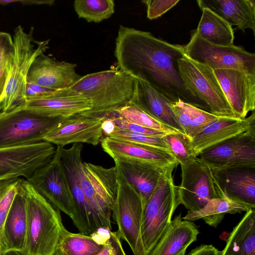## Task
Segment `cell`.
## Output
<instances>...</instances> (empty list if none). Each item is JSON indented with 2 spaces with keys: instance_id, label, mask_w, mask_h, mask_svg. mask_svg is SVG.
Listing matches in <instances>:
<instances>
[{
  "instance_id": "cell-32",
  "label": "cell",
  "mask_w": 255,
  "mask_h": 255,
  "mask_svg": "<svg viewBox=\"0 0 255 255\" xmlns=\"http://www.w3.org/2000/svg\"><path fill=\"white\" fill-rule=\"evenodd\" d=\"M168 150L180 165H187L197 157L191 138L178 132L167 133L162 136Z\"/></svg>"
},
{
  "instance_id": "cell-43",
  "label": "cell",
  "mask_w": 255,
  "mask_h": 255,
  "mask_svg": "<svg viewBox=\"0 0 255 255\" xmlns=\"http://www.w3.org/2000/svg\"><path fill=\"white\" fill-rule=\"evenodd\" d=\"M54 2L53 0H0V4L2 5L15 3H20L22 5H52Z\"/></svg>"
},
{
  "instance_id": "cell-4",
  "label": "cell",
  "mask_w": 255,
  "mask_h": 255,
  "mask_svg": "<svg viewBox=\"0 0 255 255\" xmlns=\"http://www.w3.org/2000/svg\"><path fill=\"white\" fill-rule=\"evenodd\" d=\"M135 85V78L116 67L82 76L70 88L90 103L91 109L81 115L101 117L129 104Z\"/></svg>"
},
{
  "instance_id": "cell-47",
  "label": "cell",
  "mask_w": 255,
  "mask_h": 255,
  "mask_svg": "<svg viewBox=\"0 0 255 255\" xmlns=\"http://www.w3.org/2000/svg\"><path fill=\"white\" fill-rule=\"evenodd\" d=\"M2 250H1V247L0 245V255H2Z\"/></svg>"
},
{
  "instance_id": "cell-29",
  "label": "cell",
  "mask_w": 255,
  "mask_h": 255,
  "mask_svg": "<svg viewBox=\"0 0 255 255\" xmlns=\"http://www.w3.org/2000/svg\"><path fill=\"white\" fill-rule=\"evenodd\" d=\"M248 210L246 207L227 198L218 197L209 201L198 211H188L182 219L191 222L202 219L207 225L217 228L226 214L240 213Z\"/></svg>"
},
{
  "instance_id": "cell-11",
  "label": "cell",
  "mask_w": 255,
  "mask_h": 255,
  "mask_svg": "<svg viewBox=\"0 0 255 255\" xmlns=\"http://www.w3.org/2000/svg\"><path fill=\"white\" fill-rule=\"evenodd\" d=\"M46 165L35 171L27 179L53 206L69 216L74 214V201L61 159V148Z\"/></svg>"
},
{
  "instance_id": "cell-17",
  "label": "cell",
  "mask_w": 255,
  "mask_h": 255,
  "mask_svg": "<svg viewBox=\"0 0 255 255\" xmlns=\"http://www.w3.org/2000/svg\"><path fill=\"white\" fill-rule=\"evenodd\" d=\"M214 72L236 118L255 111V74L229 69Z\"/></svg>"
},
{
  "instance_id": "cell-36",
  "label": "cell",
  "mask_w": 255,
  "mask_h": 255,
  "mask_svg": "<svg viewBox=\"0 0 255 255\" xmlns=\"http://www.w3.org/2000/svg\"><path fill=\"white\" fill-rule=\"evenodd\" d=\"M108 137L136 143L157 147L169 151L167 145L162 138V136H151L137 133L121 129L118 128V126H117L115 130L108 136Z\"/></svg>"
},
{
  "instance_id": "cell-28",
  "label": "cell",
  "mask_w": 255,
  "mask_h": 255,
  "mask_svg": "<svg viewBox=\"0 0 255 255\" xmlns=\"http://www.w3.org/2000/svg\"><path fill=\"white\" fill-rule=\"evenodd\" d=\"M201 10V17L196 29L198 35L216 45L227 46L233 44L232 26L210 9L203 8Z\"/></svg>"
},
{
  "instance_id": "cell-8",
  "label": "cell",
  "mask_w": 255,
  "mask_h": 255,
  "mask_svg": "<svg viewBox=\"0 0 255 255\" xmlns=\"http://www.w3.org/2000/svg\"><path fill=\"white\" fill-rule=\"evenodd\" d=\"M180 78L190 92L207 112L220 117L236 118L214 70L185 55L178 60Z\"/></svg>"
},
{
  "instance_id": "cell-45",
  "label": "cell",
  "mask_w": 255,
  "mask_h": 255,
  "mask_svg": "<svg viewBox=\"0 0 255 255\" xmlns=\"http://www.w3.org/2000/svg\"><path fill=\"white\" fill-rule=\"evenodd\" d=\"M2 255H24L22 253L13 250L6 251L2 253Z\"/></svg>"
},
{
  "instance_id": "cell-10",
  "label": "cell",
  "mask_w": 255,
  "mask_h": 255,
  "mask_svg": "<svg viewBox=\"0 0 255 255\" xmlns=\"http://www.w3.org/2000/svg\"><path fill=\"white\" fill-rule=\"evenodd\" d=\"M185 55L213 70L235 69L255 74V54L234 44L222 46L210 43L202 38L195 30L191 31L189 42L183 46Z\"/></svg>"
},
{
  "instance_id": "cell-2",
  "label": "cell",
  "mask_w": 255,
  "mask_h": 255,
  "mask_svg": "<svg viewBox=\"0 0 255 255\" xmlns=\"http://www.w3.org/2000/svg\"><path fill=\"white\" fill-rule=\"evenodd\" d=\"M82 149V143H74L61 147L60 155L74 198L73 223L80 233L91 236L101 229L111 231L118 176L115 166L83 162Z\"/></svg>"
},
{
  "instance_id": "cell-13",
  "label": "cell",
  "mask_w": 255,
  "mask_h": 255,
  "mask_svg": "<svg viewBox=\"0 0 255 255\" xmlns=\"http://www.w3.org/2000/svg\"><path fill=\"white\" fill-rule=\"evenodd\" d=\"M181 181L177 186L179 205H184L188 211H196L211 200L219 197L211 168L199 157L187 165H181Z\"/></svg>"
},
{
  "instance_id": "cell-30",
  "label": "cell",
  "mask_w": 255,
  "mask_h": 255,
  "mask_svg": "<svg viewBox=\"0 0 255 255\" xmlns=\"http://www.w3.org/2000/svg\"><path fill=\"white\" fill-rule=\"evenodd\" d=\"M103 242L81 233H72L65 228L59 240L57 250L66 255H96L103 249Z\"/></svg>"
},
{
  "instance_id": "cell-9",
  "label": "cell",
  "mask_w": 255,
  "mask_h": 255,
  "mask_svg": "<svg viewBox=\"0 0 255 255\" xmlns=\"http://www.w3.org/2000/svg\"><path fill=\"white\" fill-rule=\"evenodd\" d=\"M118 189L112 209L117 231L130 248L133 255H146L141 237L143 205L135 189L117 173Z\"/></svg>"
},
{
  "instance_id": "cell-26",
  "label": "cell",
  "mask_w": 255,
  "mask_h": 255,
  "mask_svg": "<svg viewBox=\"0 0 255 255\" xmlns=\"http://www.w3.org/2000/svg\"><path fill=\"white\" fill-rule=\"evenodd\" d=\"M199 231L191 221L176 216L148 255H177L197 239Z\"/></svg>"
},
{
  "instance_id": "cell-31",
  "label": "cell",
  "mask_w": 255,
  "mask_h": 255,
  "mask_svg": "<svg viewBox=\"0 0 255 255\" xmlns=\"http://www.w3.org/2000/svg\"><path fill=\"white\" fill-rule=\"evenodd\" d=\"M74 7L78 16L89 22L99 23L115 12L113 0H76Z\"/></svg>"
},
{
  "instance_id": "cell-35",
  "label": "cell",
  "mask_w": 255,
  "mask_h": 255,
  "mask_svg": "<svg viewBox=\"0 0 255 255\" xmlns=\"http://www.w3.org/2000/svg\"><path fill=\"white\" fill-rule=\"evenodd\" d=\"M14 178L0 181V245L2 241L3 224L16 193L20 179Z\"/></svg>"
},
{
  "instance_id": "cell-15",
  "label": "cell",
  "mask_w": 255,
  "mask_h": 255,
  "mask_svg": "<svg viewBox=\"0 0 255 255\" xmlns=\"http://www.w3.org/2000/svg\"><path fill=\"white\" fill-rule=\"evenodd\" d=\"M197 157L211 168L255 165V127L202 151Z\"/></svg>"
},
{
  "instance_id": "cell-41",
  "label": "cell",
  "mask_w": 255,
  "mask_h": 255,
  "mask_svg": "<svg viewBox=\"0 0 255 255\" xmlns=\"http://www.w3.org/2000/svg\"><path fill=\"white\" fill-rule=\"evenodd\" d=\"M55 90H56L26 82L24 94V103L42 98Z\"/></svg>"
},
{
  "instance_id": "cell-21",
  "label": "cell",
  "mask_w": 255,
  "mask_h": 255,
  "mask_svg": "<svg viewBox=\"0 0 255 255\" xmlns=\"http://www.w3.org/2000/svg\"><path fill=\"white\" fill-rule=\"evenodd\" d=\"M255 127V112L248 118L221 117L191 138L197 156L202 151Z\"/></svg>"
},
{
  "instance_id": "cell-34",
  "label": "cell",
  "mask_w": 255,
  "mask_h": 255,
  "mask_svg": "<svg viewBox=\"0 0 255 255\" xmlns=\"http://www.w3.org/2000/svg\"><path fill=\"white\" fill-rule=\"evenodd\" d=\"M185 106L189 124L187 136L190 138L198 134L210 123L221 117L187 103Z\"/></svg>"
},
{
  "instance_id": "cell-3",
  "label": "cell",
  "mask_w": 255,
  "mask_h": 255,
  "mask_svg": "<svg viewBox=\"0 0 255 255\" xmlns=\"http://www.w3.org/2000/svg\"><path fill=\"white\" fill-rule=\"evenodd\" d=\"M26 205L27 229L24 255H54L65 229L60 211L27 180L21 178Z\"/></svg>"
},
{
  "instance_id": "cell-23",
  "label": "cell",
  "mask_w": 255,
  "mask_h": 255,
  "mask_svg": "<svg viewBox=\"0 0 255 255\" xmlns=\"http://www.w3.org/2000/svg\"><path fill=\"white\" fill-rule=\"evenodd\" d=\"M114 160L117 173L138 192L143 207L154 191L164 170L169 165L161 166L122 159Z\"/></svg>"
},
{
  "instance_id": "cell-12",
  "label": "cell",
  "mask_w": 255,
  "mask_h": 255,
  "mask_svg": "<svg viewBox=\"0 0 255 255\" xmlns=\"http://www.w3.org/2000/svg\"><path fill=\"white\" fill-rule=\"evenodd\" d=\"M56 147L45 141L32 144L0 148V181L23 177L48 163Z\"/></svg>"
},
{
  "instance_id": "cell-6",
  "label": "cell",
  "mask_w": 255,
  "mask_h": 255,
  "mask_svg": "<svg viewBox=\"0 0 255 255\" xmlns=\"http://www.w3.org/2000/svg\"><path fill=\"white\" fill-rule=\"evenodd\" d=\"M34 28L28 32L20 25L12 37L14 54L4 93L0 101V111L8 112L24 103L27 77L35 59L49 48V40H35Z\"/></svg>"
},
{
  "instance_id": "cell-22",
  "label": "cell",
  "mask_w": 255,
  "mask_h": 255,
  "mask_svg": "<svg viewBox=\"0 0 255 255\" xmlns=\"http://www.w3.org/2000/svg\"><path fill=\"white\" fill-rule=\"evenodd\" d=\"M129 103L162 124L184 134L172 110L173 102L147 82L135 79L134 92Z\"/></svg>"
},
{
  "instance_id": "cell-27",
  "label": "cell",
  "mask_w": 255,
  "mask_h": 255,
  "mask_svg": "<svg viewBox=\"0 0 255 255\" xmlns=\"http://www.w3.org/2000/svg\"><path fill=\"white\" fill-rule=\"evenodd\" d=\"M219 255H255V210L250 209L234 228Z\"/></svg>"
},
{
  "instance_id": "cell-14",
  "label": "cell",
  "mask_w": 255,
  "mask_h": 255,
  "mask_svg": "<svg viewBox=\"0 0 255 255\" xmlns=\"http://www.w3.org/2000/svg\"><path fill=\"white\" fill-rule=\"evenodd\" d=\"M219 197H225L246 207L255 208V165H241L211 168Z\"/></svg>"
},
{
  "instance_id": "cell-37",
  "label": "cell",
  "mask_w": 255,
  "mask_h": 255,
  "mask_svg": "<svg viewBox=\"0 0 255 255\" xmlns=\"http://www.w3.org/2000/svg\"><path fill=\"white\" fill-rule=\"evenodd\" d=\"M101 251L96 255H127L121 243V238L117 231H109L108 236L103 242ZM54 255H66L56 250Z\"/></svg>"
},
{
  "instance_id": "cell-39",
  "label": "cell",
  "mask_w": 255,
  "mask_h": 255,
  "mask_svg": "<svg viewBox=\"0 0 255 255\" xmlns=\"http://www.w3.org/2000/svg\"><path fill=\"white\" fill-rule=\"evenodd\" d=\"M114 120L118 128L131 132L156 136H162L168 133L163 131L151 129L131 123L120 117L116 111L114 116Z\"/></svg>"
},
{
  "instance_id": "cell-5",
  "label": "cell",
  "mask_w": 255,
  "mask_h": 255,
  "mask_svg": "<svg viewBox=\"0 0 255 255\" xmlns=\"http://www.w3.org/2000/svg\"><path fill=\"white\" fill-rule=\"evenodd\" d=\"M178 163L167 166L158 184L143 207L141 237L148 255L169 226L173 214L179 205L177 186L172 172Z\"/></svg>"
},
{
  "instance_id": "cell-20",
  "label": "cell",
  "mask_w": 255,
  "mask_h": 255,
  "mask_svg": "<svg viewBox=\"0 0 255 255\" xmlns=\"http://www.w3.org/2000/svg\"><path fill=\"white\" fill-rule=\"evenodd\" d=\"M103 150L113 159H122L168 166L178 163L167 150L105 136L101 142Z\"/></svg>"
},
{
  "instance_id": "cell-40",
  "label": "cell",
  "mask_w": 255,
  "mask_h": 255,
  "mask_svg": "<svg viewBox=\"0 0 255 255\" xmlns=\"http://www.w3.org/2000/svg\"><path fill=\"white\" fill-rule=\"evenodd\" d=\"M14 54V44L11 35L0 32V64L12 59Z\"/></svg>"
},
{
  "instance_id": "cell-42",
  "label": "cell",
  "mask_w": 255,
  "mask_h": 255,
  "mask_svg": "<svg viewBox=\"0 0 255 255\" xmlns=\"http://www.w3.org/2000/svg\"><path fill=\"white\" fill-rule=\"evenodd\" d=\"M12 59L6 61L0 64V101L2 99L4 93Z\"/></svg>"
},
{
  "instance_id": "cell-16",
  "label": "cell",
  "mask_w": 255,
  "mask_h": 255,
  "mask_svg": "<svg viewBox=\"0 0 255 255\" xmlns=\"http://www.w3.org/2000/svg\"><path fill=\"white\" fill-rule=\"evenodd\" d=\"M103 116L92 117L81 114L60 120L43 141L64 147L70 143L97 145L105 137L102 128Z\"/></svg>"
},
{
  "instance_id": "cell-25",
  "label": "cell",
  "mask_w": 255,
  "mask_h": 255,
  "mask_svg": "<svg viewBox=\"0 0 255 255\" xmlns=\"http://www.w3.org/2000/svg\"><path fill=\"white\" fill-rule=\"evenodd\" d=\"M197 2L201 9L208 8L231 26L235 25L244 32L250 29L255 34V0H198Z\"/></svg>"
},
{
  "instance_id": "cell-24",
  "label": "cell",
  "mask_w": 255,
  "mask_h": 255,
  "mask_svg": "<svg viewBox=\"0 0 255 255\" xmlns=\"http://www.w3.org/2000/svg\"><path fill=\"white\" fill-rule=\"evenodd\" d=\"M21 178L3 224L1 246L2 253L9 250L22 253L24 249L27 216L25 195Z\"/></svg>"
},
{
  "instance_id": "cell-19",
  "label": "cell",
  "mask_w": 255,
  "mask_h": 255,
  "mask_svg": "<svg viewBox=\"0 0 255 255\" xmlns=\"http://www.w3.org/2000/svg\"><path fill=\"white\" fill-rule=\"evenodd\" d=\"M18 107L59 119L81 114L91 109L89 101L71 88L54 91L42 98L25 102Z\"/></svg>"
},
{
  "instance_id": "cell-46",
  "label": "cell",
  "mask_w": 255,
  "mask_h": 255,
  "mask_svg": "<svg viewBox=\"0 0 255 255\" xmlns=\"http://www.w3.org/2000/svg\"><path fill=\"white\" fill-rule=\"evenodd\" d=\"M185 252H186V250H184V251H183L182 252H181L180 253H179L178 255H185Z\"/></svg>"
},
{
  "instance_id": "cell-7",
  "label": "cell",
  "mask_w": 255,
  "mask_h": 255,
  "mask_svg": "<svg viewBox=\"0 0 255 255\" xmlns=\"http://www.w3.org/2000/svg\"><path fill=\"white\" fill-rule=\"evenodd\" d=\"M61 119L47 117L19 107L0 112V148L23 146L43 141Z\"/></svg>"
},
{
  "instance_id": "cell-1",
  "label": "cell",
  "mask_w": 255,
  "mask_h": 255,
  "mask_svg": "<svg viewBox=\"0 0 255 255\" xmlns=\"http://www.w3.org/2000/svg\"><path fill=\"white\" fill-rule=\"evenodd\" d=\"M114 53L120 70L147 82L173 103L180 99L207 111L180 78L178 60L185 55L183 46L120 25Z\"/></svg>"
},
{
  "instance_id": "cell-44",
  "label": "cell",
  "mask_w": 255,
  "mask_h": 255,
  "mask_svg": "<svg viewBox=\"0 0 255 255\" xmlns=\"http://www.w3.org/2000/svg\"><path fill=\"white\" fill-rule=\"evenodd\" d=\"M219 251L211 245H201L192 250L188 255H219Z\"/></svg>"
},
{
  "instance_id": "cell-33",
  "label": "cell",
  "mask_w": 255,
  "mask_h": 255,
  "mask_svg": "<svg viewBox=\"0 0 255 255\" xmlns=\"http://www.w3.org/2000/svg\"><path fill=\"white\" fill-rule=\"evenodd\" d=\"M116 111L120 117L131 123L167 133L178 132L155 120L132 104L129 103Z\"/></svg>"
},
{
  "instance_id": "cell-38",
  "label": "cell",
  "mask_w": 255,
  "mask_h": 255,
  "mask_svg": "<svg viewBox=\"0 0 255 255\" xmlns=\"http://www.w3.org/2000/svg\"><path fill=\"white\" fill-rule=\"evenodd\" d=\"M179 0H146L142 1L147 7V17L150 20L160 17L175 6Z\"/></svg>"
},
{
  "instance_id": "cell-18",
  "label": "cell",
  "mask_w": 255,
  "mask_h": 255,
  "mask_svg": "<svg viewBox=\"0 0 255 255\" xmlns=\"http://www.w3.org/2000/svg\"><path fill=\"white\" fill-rule=\"evenodd\" d=\"M76 67L75 63L56 61L43 53L32 62L27 82L56 90L70 88L82 77Z\"/></svg>"
}]
</instances>
